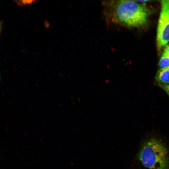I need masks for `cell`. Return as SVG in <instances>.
Returning a JSON list of instances; mask_svg holds the SVG:
<instances>
[{
  "label": "cell",
  "mask_w": 169,
  "mask_h": 169,
  "mask_svg": "<svg viewBox=\"0 0 169 169\" xmlns=\"http://www.w3.org/2000/svg\"><path fill=\"white\" fill-rule=\"evenodd\" d=\"M159 65L160 68L169 67V56L163 52L160 59Z\"/></svg>",
  "instance_id": "5"
},
{
  "label": "cell",
  "mask_w": 169,
  "mask_h": 169,
  "mask_svg": "<svg viewBox=\"0 0 169 169\" xmlns=\"http://www.w3.org/2000/svg\"><path fill=\"white\" fill-rule=\"evenodd\" d=\"M137 157L147 169H169V147L161 138L153 136L147 138Z\"/></svg>",
  "instance_id": "2"
},
{
  "label": "cell",
  "mask_w": 169,
  "mask_h": 169,
  "mask_svg": "<svg viewBox=\"0 0 169 169\" xmlns=\"http://www.w3.org/2000/svg\"><path fill=\"white\" fill-rule=\"evenodd\" d=\"M155 79L160 83L169 84V67L160 68L156 74Z\"/></svg>",
  "instance_id": "4"
},
{
  "label": "cell",
  "mask_w": 169,
  "mask_h": 169,
  "mask_svg": "<svg viewBox=\"0 0 169 169\" xmlns=\"http://www.w3.org/2000/svg\"><path fill=\"white\" fill-rule=\"evenodd\" d=\"M37 1V0H20L17 1V3L21 6H24L31 4Z\"/></svg>",
  "instance_id": "6"
},
{
  "label": "cell",
  "mask_w": 169,
  "mask_h": 169,
  "mask_svg": "<svg viewBox=\"0 0 169 169\" xmlns=\"http://www.w3.org/2000/svg\"><path fill=\"white\" fill-rule=\"evenodd\" d=\"M164 47L163 52L169 56V44H167Z\"/></svg>",
  "instance_id": "8"
},
{
  "label": "cell",
  "mask_w": 169,
  "mask_h": 169,
  "mask_svg": "<svg viewBox=\"0 0 169 169\" xmlns=\"http://www.w3.org/2000/svg\"><path fill=\"white\" fill-rule=\"evenodd\" d=\"M1 23H0V29H1Z\"/></svg>",
  "instance_id": "9"
},
{
  "label": "cell",
  "mask_w": 169,
  "mask_h": 169,
  "mask_svg": "<svg viewBox=\"0 0 169 169\" xmlns=\"http://www.w3.org/2000/svg\"><path fill=\"white\" fill-rule=\"evenodd\" d=\"M159 85L165 90L169 97V84L159 83Z\"/></svg>",
  "instance_id": "7"
},
{
  "label": "cell",
  "mask_w": 169,
  "mask_h": 169,
  "mask_svg": "<svg viewBox=\"0 0 169 169\" xmlns=\"http://www.w3.org/2000/svg\"><path fill=\"white\" fill-rule=\"evenodd\" d=\"M107 22L127 28H141L148 22L147 8L136 0H109L102 3Z\"/></svg>",
  "instance_id": "1"
},
{
  "label": "cell",
  "mask_w": 169,
  "mask_h": 169,
  "mask_svg": "<svg viewBox=\"0 0 169 169\" xmlns=\"http://www.w3.org/2000/svg\"><path fill=\"white\" fill-rule=\"evenodd\" d=\"M169 42V0L161 2V10L158 21L156 44L160 51Z\"/></svg>",
  "instance_id": "3"
}]
</instances>
